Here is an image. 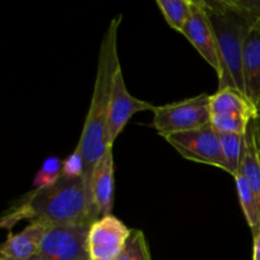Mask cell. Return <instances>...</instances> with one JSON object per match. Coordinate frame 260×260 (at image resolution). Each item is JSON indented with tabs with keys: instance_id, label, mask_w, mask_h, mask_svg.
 I'll return each mask as SVG.
<instances>
[{
	"instance_id": "7c38bea8",
	"label": "cell",
	"mask_w": 260,
	"mask_h": 260,
	"mask_svg": "<svg viewBox=\"0 0 260 260\" xmlns=\"http://www.w3.org/2000/svg\"><path fill=\"white\" fill-rule=\"evenodd\" d=\"M243 73L245 95L260 116V19L253 24L244 46Z\"/></svg>"
},
{
	"instance_id": "8992f818",
	"label": "cell",
	"mask_w": 260,
	"mask_h": 260,
	"mask_svg": "<svg viewBox=\"0 0 260 260\" xmlns=\"http://www.w3.org/2000/svg\"><path fill=\"white\" fill-rule=\"evenodd\" d=\"M90 226H48L36 256L38 260H89L88 234Z\"/></svg>"
},
{
	"instance_id": "ba28073f",
	"label": "cell",
	"mask_w": 260,
	"mask_h": 260,
	"mask_svg": "<svg viewBox=\"0 0 260 260\" xmlns=\"http://www.w3.org/2000/svg\"><path fill=\"white\" fill-rule=\"evenodd\" d=\"M155 106L142 99L136 98L128 91L124 81L122 68L117 70L114 76L113 93H112L111 107L107 124V145L113 146L114 141L119 136L129 118L139 112L154 111Z\"/></svg>"
},
{
	"instance_id": "2e32d148",
	"label": "cell",
	"mask_w": 260,
	"mask_h": 260,
	"mask_svg": "<svg viewBox=\"0 0 260 260\" xmlns=\"http://www.w3.org/2000/svg\"><path fill=\"white\" fill-rule=\"evenodd\" d=\"M234 179H235L236 190H238L239 202H240L246 222L251 229V233L255 234L256 231L260 230V210L258 201H256L248 180L241 173H238Z\"/></svg>"
},
{
	"instance_id": "6da1fadb",
	"label": "cell",
	"mask_w": 260,
	"mask_h": 260,
	"mask_svg": "<svg viewBox=\"0 0 260 260\" xmlns=\"http://www.w3.org/2000/svg\"><path fill=\"white\" fill-rule=\"evenodd\" d=\"M98 218L91 188L85 178L68 179L62 177L52 187L28 193L22 202L3 216L0 226L10 230L23 220L47 226H90Z\"/></svg>"
},
{
	"instance_id": "30bf717a",
	"label": "cell",
	"mask_w": 260,
	"mask_h": 260,
	"mask_svg": "<svg viewBox=\"0 0 260 260\" xmlns=\"http://www.w3.org/2000/svg\"><path fill=\"white\" fill-rule=\"evenodd\" d=\"M91 197L99 217L111 215L114 202V159L113 146L107 147L91 174Z\"/></svg>"
},
{
	"instance_id": "4fadbf2b",
	"label": "cell",
	"mask_w": 260,
	"mask_h": 260,
	"mask_svg": "<svg viewBox=\"0 0 260 260\" xmlns=\"http://www.w3.org/2000/svg\"><path fill=\"white\" fill-rule=\"evenodd\" d=\"M211 116L216 114H241L249 118L259 116L255 106L241 91L233 88L217 89L210 99Z\"/></svg>"
},
{
	"instance_id": "d6986e66",
	"label": "cell",
	"mask_w": 260,
	"mask_h": 260,
	"mask_svg": "<svg viewBox=\"0 0 260 260\" xmlns=\"http://www.w3.org/2000/svg\"><path fill=\"white\" fill-rule=\"evenodd\" d=\"M62 178V162L58 157L50 156L43 161L42 167L37 172L33 179V189H46Z\"/></svg>"
},
{
	"instance_id": "9c48e42d",
	"label": "cell",
	"mask_w": 260,
	"mask_h": 260,
	"mask_svg": "<svg viewBox=\"0 0 260 260\" xmlns=\"http://www.w3.org/2000/svg\"><path fill=\"white\" fill-rule=\"evenodd\" d=\"M182 35L198 51L203 60L216 71L218 78L221 74L220 57H218L215 32L205 7V0H194L192 15L188 19Z\"/></svg>"
},
{
	"instance_id": "9a60e30c",
	"label": "cell",
	"mask_w": 260,
	"mask_h": 260,
	"mask_svg": "<svg viewBox=\"0 0 260 260\" xmlns=\"http://www.w3.org/2000/svg\"><path fill=\"white\" fill-rule=\"evenodd\" d=\"M156 5L168 25L182 33L192 15L194 0H156Z\"/></svg>"
},
{
	"instance_id": "e0dca14e",
	"label": "cell",
	"mask_w": 260,
	"mask_h": 260,
	"mask_svg": "<svg viewBox=\"0 0 260 260\" xmlns=\"http://www.w3.org/2000/svg\"><path fill=\"white\" fill-rule=\"evenodd\" d=\"M244 139H245V135L220 134L221 147L230 168V174L233 177H235L240 170L244 152Z\"/></svg>"
},
{
	"instance_id": "7402d4cb",
	"label": "cell",
	"mask_w": 260,
	"mask_h": 260,
	"mask_svg": "<svg viewBox=\"0 0 260 260\" xmlns=\"http://www.w3.org/2000/svg\"><path fill=\"white\" fill-rule=\"evenodd\" d=\"M253 260H260V230L253 234Z\"/></svg>"
},
{
	"instance_id": "52a82bcc",
	"label": "cell",
	"mask_w": 260,
	"mask_h": 260,
	"mask_svg": "<svg viewBox=\"0 0 260 260\" xmlns=\"http://www.w3.org/2000/svg\"><path fill=\"white\" fill-rule=\"evenodd\" d=\"M129 234L131 229L112 213L99 217L89 228V260H116Z\"/></svg>"
},
{
	"instance_id": "8fae6325",
	"label": "cell",
	"mask_w": 260,
	"mask_h": 260,
	"mask_svg": "<svg viewBox=\"0 0 260 260\" xmlns=\"http://www.w3.org/2000/svg\"><path fill=\"white\" fill-rule=\"evenodd\" d=\"M48 226L30 222L20 233L8 235L0 249V260H32L38 255L41 241Z\"/></svg>"
},
{
	"instance_id": "ac0fdd59",
	"label": "cell",
	"mask_w": 260,
	"mask_h": 260,
	"mask_svg": "<svg viewBox=\"0 0 260 260\" xmlns=\"http://www.w3.org/2000/svg\"><path fill=\"white\" fill-rule=\"evenodd\" d=\"M116 260H152L144 231L132 229L123 249Z\"/></svg>"
},
{
	"instance_id": "3957f363",
	"label": "cell",
	"mask_w": 260,
	"mask_h": 260,
	"mask_svg": "<svg viewBox=\"0 0 260 260\" xmlns=\"http://www.w3.org/2000/svg\"><path fill=\"white\" fill-rule=\"evenodd\" d=\"M220 57L218 89L233 88L245 94L243 73L244 46L255 22L234 0H205Z\"/></svg>"
},
{
	"instance_id": "cb8c5ba5",
	"label": "cell",
	"mask_w": 260,
	"mask_h": 260,
	"mask_svg": "<svg viewBox=\"0 0 260 260\" xmlns=\"http://www.w3.org/2000/svg\"><path fill=\"white\" fill-rule=\"evenodd\" d=\"M90 260H98V259H90Z\"/></svg>"
},
{
	"instance_id": "7a4b0ae2",
	"label": "cell",
	"mask_w": 260,
	"mask_h": 260,
	"mask_svg": "<svg viewBox=\"0 0 260 260\" xmlns=\"http://www.w3.org/2000/svg\"><path fill=\"white\" fill-rule=\"evenodd\" d=\"M122 22V15H117L109 22L108 28L102 38L99 50L98 66H96L95 83L90 107L86 114L85 123L78 145L81 147L86 164L85 179L90 185L91 174L96 162L99 161L107 147V124L111 107L112 93H113L114 76L121 68L118 57V28Z\"/></svg>"
},
{
	"instance_id": "5b68a950",
	"label": "cell",
	"mask_w": 260,
	"mask_h": 260,
	"mask_svg": "<svg viewBox=\"0 0 260 260\" xmlns=\"http://www.w3.org/2000/svg\"><path fill=\"white\" fill-rule=\"evenodd\" d=\"M165 140L184 159L198 164L211 165L230 174V168L221 147L220 134L211 123L190 131L169 135Z\"/></svg>"
},
{
	"instance_id": "ffe728a7",
	"label": "cell",
	"mask_w": 260,
	"mask_h": 260,
	"mask_svg": "<svg viewBox=\"0 0 260 260\" xmlns=\"http://www.w3.org/2000/svg\"><path fill=\"white\" fill-rule=\"evenodd\" d=\"M255 119V118H254ZM253 118L241 114H216L211 116V124L218 134L245 135Z\"/></svg>"
},
{
	"instance_id": "44dd1931",
	"label": "cell",
	"mask_w": 260,
	"mask_h": 260,
	"mask_svg": "<svg viewBox=\"0 0 260 260\" xmlns=\"http://www.w3.org/2000/svg\"><path fill=\"white\" fill-rule=\"evenodd\" d=\"M86 164L81 147L76 145L75 150L62 161V177L68 179H79L85 177Z\"/></svg>"
},
{
	"instance_id": "277c9868",
	"label": "cell",
	"mask_w": 260,
	"mask_h": 260,
	"mask_svg": "<svg viewBox=\"0 0 260 260\" xmlns=\"http://www.w3.org/2000/svg\"><path fill=\"white\" fill-rule=\"evenodd\" d=\"M211 94H198L179 102L155 106L152 126L165 139L179 132L190 131L211 123Z\"/></svg>"
},
{
	"instance_id": "5bb4252c",
	"label": "cell",
	"mask_w": 260,
	"mask_h": 260,
	"mask_svg": "<svg viewBox=\"0 0 260 260\" xmlns=\"http://www.w3.org/2000/svg\"><path fill=\"white\" fill-rule=\"evenodd\" d=\"M239 173L245 177L258 201L260 210V160L255 144V131H254V119L249 124V128L244 139V152Z\"/></svg>"
},
{
	"instance_id": "603a6c76",
	"label": "cell",
	"mask_w": 260,
	"mask_h": 260,
	"mask_svg": "<svg viewBox=\"0 0 260 260\" xmlns=\"http://www.w3.org/2000/svg\"><path fill=\"white\" fill-rule=\"evenodd\" d=\"M254 131H255V144L260 160V116L254 119Z\"/></svg>"
}]
</instances>
